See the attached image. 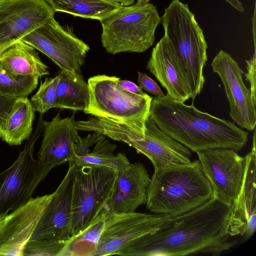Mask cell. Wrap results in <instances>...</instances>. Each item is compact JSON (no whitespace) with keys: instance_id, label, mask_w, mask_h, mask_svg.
<instances>
[{"instance_id":"obj_30","label":"cell","mask_w":256,"mask_h":256,"mask_svg":"<svg viewBox=\"0 0 256 256\" xmlns=\"http://www.w3.org/2000/svg\"><path fill=\"white\" fill-rule=\"evenodd\" d=\"M138 81L140 88L156 97L165 96L157 83L146 74L138 72Z\"/></svg>"},{"instance_id":"obj_36","label":"cell","mask_w":256,"mask_h":256,"mask_svg":"<svg viewBox=\"0 0 256 256\" xmlns=\"http://www.w3.org/2000/svg\"><path fill=\"white\" fill-rule=\"evenodd\" d=\"M150 0H137L136 3L137 4H144L149 3Z\"/></svg>"},{"instance_id":"obj_17","label":"cell","mask_w":256,"mask_h":256,"mask_svg":"<svg viewBox=\"0 0 256 256\" xmlns=\"http://www.w3.org/2000/svg\"><path fill=\"white\" fill-rule=\"evenodd\" d=\"M51 196L52 194L32 198L8 214L0 228V256H23L24 248Z\"/></svg>"},{"instance_id":"obj_16","label":"cell","mask_w":256,"mask_h":256,"mask_svg":"<svg viewBox=\"0 0 256 256\" xmlns=\"http://www.w3.org/2000/svg\"><path fill=\"white\" fill-rule=\"evenodd\" d=\"M146 68L171 98L182 102L192 98V86L186 68L166 36L153 48Z\"/></svg>"},{"instance_id":"obj_3","label":"cell","mask_w":256,"mask_h":256,"mask_svg":"<svg viewBox=\"0 0 256 256\" xmlns=\"http://www.w3.org/2000/svg\"><path fill=\"white\" fill-rule=\"evenodd\" d=\"M214 196L200 161L194 160L154 171L146 204L154 214L174 218L199 207Z\"/></svg>"},{"instance_id":"obj_4","label":"cell","mask_w":256,"mask_h":256,"mask_svg":"<svg viewBox=\"0 0 256 256\" xmlns=\"http://www.w3.org/2000/svg\"><path fill=\"white\" fill-rule=\"evenodd\" d=\"M164 36L170 42L188 75L192 98L202 92L205 82L204 68L208 60V44L203 31L188 4L172 0L161 18Z\"/></svg>"},{"instance_id":"obj_14","label":"cell","mask_w":256,"mask_h":256,"mask_svg":"<svg viewBox=\"0 0 256 256\" xmlns=\"http://www.w3.org/2000/svg\"><path fill=\"white\" fill-rule=\"evenodd\" d=\"M46 0H0V52L54 18Z\"/></svg>"},{"instance_id":"obj_15","label":"cell","mask_w":256,"mask_h":256,"mask_svg":"<svg viewBox=\"0 0 256 256\" xmlns=\"http://www.w3.org/2000/svg\"><path fill=\"white\" fill-rule=\"evenodd\" d=\"M74 162L44 208L30 240L68 242L72 238Z\"/></svg>"},{"instance_id":"obj_28","label":"cell","mask_w":256,"mask_h":256,"mask_svg":"<svg viewBox=\"0 0 256 256\" xmlns=\"http://www.w3.org/2000/svg\"><path fill=\"white\" fill-rule=\"evenodd\" d=\"M58 74L54 78H46L41 82L37 92L30 100L36 112L44 114L53 108H56V90Z\"/></svg>"},{"instance_id":"obj_9","label":"cell","mask_w":256,"mask_h":256,"mask_svg":"<svg viewBox=\"0 0 256 256\" xmlns=\"http://www.w3.org/2000/svg\"><path fill=\"white\" fill-rule=\"evenodd\" d=\"M115 176L116 171L106 166H78L74 162L72 237L83 232L102 214Z\"/></svg>"},{"instance_id":"obj_37","label":"cell","mask_w":256,"mask_h":256,"mask_svg":"<svg viewBox=\"0 0 256 256\" xmlns=\"http://www.w3.org/2000/svg\"><path fill=\"white\" fill-rule=\"evenodd\" d=\"M107 1H110V2H119V0H105ZM120 3V2H119Z\"/></svg>"},{"instance_id":"obj_22","label":"cell","mask_w":256,"mask_h":256,"mask_svg":"<svg viewBox=\"0 0 256 256\" xmlns=\"http://www.w3.org/2000/svg\"><path fill=\"white\" fill-rule=\"evenodd\" d=\"M0 70L13 77L31 76L40 78L49 75L36 49L22 40L0 52Z\"/></svg>"},{"instance_id":"obj_33","label":"cell","mask_w":256,"mask_h":256,"mask_svg":"<svg viewBox=\"0 0 256 256\" xmlns=\"http://www.w3.org/2000/svg\"><path fill=\"white\" fill-rule=\"evenodd\" d=\"M118 83L126 90L140 96H145L146 94L144 92L140 86H138L133 82L127 80H120L119 78Z\"/></svg>"},{"instance_id":"obj_11","label":"cell","mask_w":256,"mask_h":256,"mask_svg":"<svg viewBox=\"0 0 256 256\" xmlns=\"http://www.w3.org/2000/svg\"><path fill=\"white\" fill-rule=\"evenodd\" d=\"M171 218L164 214L135 212L108 215L92 256H123L138 239L160 230Z\"/></svg>"},{"instance_id":"obj_35","label":"cell","mask_w":256,"mask_h":256,"mask_svg":"<svg viewBox=\"0 0 256 256\" xmlns=\"http://www.w3.org/2000/svg\"><path fill=\"white\" fill-rule=\"evenodd\" d=\"M8 214L0 216V228L6 220Z\"/></svg>"},{"instance_id":"obj_31","label":"cell","mask_w":256,"mask_h":256,"mask_svg":"<svg viewBox=\"0 0 256 256\" xmlns=\"http://www.w3.org/2000/svg\"><path fill=\"white\" fill-rule=\"evenodd\" d=\"M256 46H254V54L250 60H246V73H244L246 80L250 83V90L253 99L256 101Z\"/></svg>"},{"instance_id":"obj_2","label":"cell","mask_w":256,"mask_h":256,"mask_svg":"<svg viewBox=\"0 0 256 256\" xmlns=\"http://www.w3.org/2000/svg\"><path fill=\"white\" fill-rule=\"evenodd\" d=\"M149 118L172 139L194 152L228 148L236 152L246 146L248 134L234 122L202 112L192 104L167 94L152 98Z\"/></svg>"},{"instance_id":"obj_29","label":"cell","mask_w":256,"mask_h":256,"mask_svg":"<svg viewBox=\"0 0 256 256\" xmlns=\"http://www.w3.org/2000/svg\"><path fill=\"white\" fill-rule=\"evenodd\" d=\"M66 243L44 240H29L24 248L23 256H59Z\"/></svg>"},{"instance_id":"obj_7","label":"cell","mask_w":256,"mask_h":256,"mask_svg":"<svg viewBox=\"0 0 256 256\" xmlns=\"http://www.w3.org/2000/svg\"><path fill=\"white\" fill-rule=\"evenodd\" d=\"M86 128L133 147L149 158L154 171L170 164L191 162L190 150L162 132L149 118L144 134L128 126L96 118H91Z\"/></svg>"},{"instance_id":"obj_27","label":"cell","mask_w":256,"mask_h":256,"mask_svg":"<svg viewBox=\"0 0 256 256\" xmlns=\"http://www.w3.org/2000/svg\"><path fill=\"white\" fill-rule=\"evenodd\" d=\"M38 79L31 76L13 77L0 70V92L16 99L28 97L36 88Z\"/></svg>"},{"instance_id":"obj_26","label":"cell","mask_w":256,"mask_h":256,"mask_svg":"<svg viewBox=\"0 0 256 256\" xmlns=\"http://www.w3.org/2000/svg\"><path fill=\"white\" fill-rule=\"evenodd\" d=\"M106 217L103 215L78 234L72 237L59 256H92L104 228Z\"/></svg>"},{"instance_id":"obj_13","label":"cell","mask_w":256,"mask_h":256,"mask_svg":"<svg viewBox=\"0 0 256 256\" xmlns=\"http://www.w3.org/2000/svg\"><path fill=\"white\" fill-rule=\"evenodd\" d=\"M211 66L224 84L230 106V115L234 122L242 128L254 130L256 124V101L242 80L244 72L237 62L222 50L213 58Z\"/></svg>"},{"instance_id":"obj_5","label":"cell","mask_w":256,"mask_h":256,"mask_svg":"<svg viewBox=\"0 0 256 256\" xmlns=\"http://www.w3.org/2000/svg\"><path fill=\"white\" fill-rule=\"evenodd\" d=\"M101 42L106 51L115 54L124 52H142L152 46L155 31L161 23L156 6L150 3L121 6L100 20Z\"/></svg>"},{"instance_id":"obj_20","label":"cell","mask_w":256,"mask_h":256,"mask_svg":"<svg viewBox=\"0 0 256 256\" xmlns=\"http://www.w3.org/2000/svg\"><path fill=\"white\" fill-rule=\"evenodd\" d=\"M246 162L242 186L236 201L231 205L228 222L230 236H244L246 240L254 234L256 227V131L252 150L246 156Z\"/></svg>"},{"instance_id":"obj_8","label":"cell","mask_w":256,"mask_h":256,"mask_svg":"<svg viewBox=\"0 0 256 256\" xmlns=\"http://www.w3.org/2000/svg\"><path fill=\"white\" fill-rule=\"evenodd\" d=\"M43 130L40 114L36 130L14 162L0 173V216L8 214L28 202L35 190L53 168L34 156L36 142Z\"/></svg>"},{"instance_id":"obj_6","label":"cell","mask_w":256,"mask_h":256,"mask_svg":"<svg viewBox=\"0 0 256 256\" xmlns=\"http://www.w3.org/2000/svg\"><path fill=\"white\" fill-rule=\"evenodd\" d=\"M119 78L104 74L90 78L89 104L84 112L128 126L144 134L152 97L126 90L118 83Z\"/></svg>"},{"instance_id":"obj_10","label":"cell","mask_w":256,"mask_h":256,"mask_svg":"<svg viewBox=\"0 0 256 256\" xmlns=\"http://www.w3.org/2000/svg\"><path fill=\"white\" fill-rule=\"evenodd\" d=\"M21 40L48 56L60 70L74 74H81L90 49L70 26H60L54 18Z\"/></svg>"},{"instance_id":"obj_18","label":"cell","mask_w":256,"mask_h":256,"mask_svg":"<svg viewBox=\"0 0 256 256\" xmlns=\"http://www.w3.org/2000/svg\"><path fill=\"white\" fill-rule=\"evenodd\" d=\"M150 178L140 162H134L125 170L116 171L112 190L104 209L106 216L114 214L135 212L146 202Z\"/></svg>"},{"instance_id":"obj_19","label":"cell","mask_w":256,"mask_h":256,"mask_svg":"<svg viewBox=\"0 0 256 256\" xmlns=\"http://www.w3.org/2000/svg\"><path fill=\"white\" fill-rule=\"evenodd\" d=\"M74 114L61 118L58 112L50 121L43 120L44 134L37 159L55 166L74 160V144L79 136Z\"/></svg>"},{"instance_id":"obj_23","label":"cell","mask_w":256,"mask_h":256,"mask_svg":"<svg viewBox=\"0 0 256 256\" xmlns=\"http://www.w3.org/2000/svg\"><path fill=\"white\" fill-rule=\"evenodd\" d=\"M35 112L28 97L17 98L0 126V138L10 146L21 145L32 133Z\"/></svg>"},{"instance_id":"obj_12","label":"cell","mask_w":256,"mask_h":256,"mask_svg":"<svg viewBox=\"0 0 256 256\" xmlns=\"http://www.w3.org/2000/svg\"><path fill=\"white\" fill-rule=\"evenodd\" d=\"M228 148L196 152L198 160L214 195L230 204L238 199L245 174L246 156Z\"/></svg>"},{"instance_id":"obj_32","label":"cell","mask_w":256,"mask_h":256,"mask_svg":"<svg viewBox=\"0 0 256 256\" xmlns=\"http://www.w3.org/2000/svg\"><path fill=\"white\" fill-rule=\"evenodd\" d=\"M16 99L8 97L0 92V126L10 112Z\"/></svg>"},{"instance_id":"obj_1","label":"cell","mask_w":256,"mask_h":256,"mask_svg":"<svg viewBox=\"0 0 256 256\" xmlns=\"http://www.w3.org/2000/svg\"><path fill=\"white\" fill-rule=\"evenodd\" d=\"M230 204L214 196L199 207L172 218L156 232L138 239L124 256L219 255L236 243L230 241Z\"/></svg>"},{"instance_id":"obj_25","label":"cell","mask_w":256,"mask_h":256,"mask_svg":"<svg viewBox=\"0 0 256 256\" xmlns=\"http://www.w3.org/2000/svg\"><path fill=\"white\" fill-rule=\"evenodd\" d=\"M55 12L70 14L74 16L98 20L116 10L118 2L105 0H46Z\"/></svg>"},{"instance_id":"obj_21","label":"cell","mask_w":256,"mask_h":256,"mask_svg":"<svg viewBox=\"0 0 256 256\" xmlns=\"http://www.w3.org/2000/svg\"><path fill=\"white\" fill-rule=\"evenodd\" d=\"M82 138L79 136L74 144V162L78 166L100 165L115 171L125 170L130 164L123 152L113 154L116 146L112 144L105 136L96 132Z\"/></svg>"},{"instance_id":"obj_34","label":"cell","mask_w":256,"mask_h":256,"mask_svg":"<svg viewBox=\"0 0 256 256\" xmlns=\"http://www.w3.org/2000/svg\"><path fill=\"white\" fill-rule=\"evenodd\" d=\"M231 6H232L235 9L240 12H243L244 8L242 4L238 0H225Z\"/></svg>"},{"instance_id":"obj_24","label":"cell","mask_w":256,"mask_h":256,"mask_svg":"<svg viewBox=\"0 0 256 256\" xmlns=\"http://www.w3.org/2000/svg\"><path fill=\"white\" fill-rule=\"evenodd\" d=\"M56 90V108L84 112L90 100L88 82L81 74L60 70Z\"/></svg>"}]
</instances>
